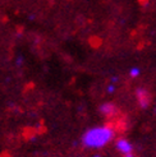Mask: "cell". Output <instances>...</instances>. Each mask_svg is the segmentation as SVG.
Wrapping results in <instances>:
<instances>
[{"label": "cell", "mask_w": 156, "mask_h": 157, "mask_svg": "<svg viewBox=\"0 0 156 157\" xmlns=\"http://www.w3.org/2000/svg\"><path fill=\"white\" fill-rule=\"evenodd\" d=\"M115 129L109 124L96 125L88 128L81 137V143L88 150H100L109 143H111L115 138Z\"/></svg>", "instance_id": "1"}, {"label": "cell", "mask_w": 156, "mask_h": 157, "mask_svg": "<svg viewBox=\"0 0 156 157\" xmlns=\"http://www.w3.org/2000/svg\"><path fill=\"white\" fill-rule=\"evenodd\" d=\"M135 93H136L137 104H138V106L141 109H147L151 105L152 96H151V92L147 90L146 87H138Z\"/></svg>", "instance_id": "2"}, {"label": "cell", "mask_w": 156, "mask_h": 157, "mask_svg": "<svg viewBox=\"0 0 156 157\" xmlns=\"http://www.w3.org/2000/svg\"><path fill=\"white\" fill-rule=\"evenodd\" d=\"M115 148H116V151H118L119 153H122L123 156L129 155V153H133V151H135V146L132 144V142H131V140H128L127 138H119V139H116Z\"/></svg>", "instance_id": "3"}, {"label": "cell", "mask_w": 156, "mask_h": 157, "mask_svg": "<svg viewBox=\"0 0 156 157\" xmlns=\"http://www.w3.org/2000/svg\"><path fill=\"white\" fill-rule=\"evenodd\" d=\"M99 113L105 117H113L118 114V107L114 102H103L99 106Z\"/></svg>", "instance_id": "4"}, {"label": "cell", "mask_w": 156, "mask_h": 157, "mask_svg": "<svg viewBox=\"0 0 156 157\" xmlns=\"http://www.w3.org/2000/svg\"><path fill=\"white\" fill-rule=\"evenodd\" d=\"M129 75L132 77V78H137L139 74H141V69H139L138 67H132L131 69H129Z\"/></svg>", "instance_id": "5"}, {"label": "cell", "mask_w": 156, "mask_h": 157, "mask_svg": "<svg viewBox=\"0 0 156 157\" xmlns=\"http://www.w3.org/2000/svg\"><path fill=\"white\" fill-rule=\"evenodd\" d=\"M115 90H116L115 84H113V83H107L106 84V92L109 93V95H113V93L115 92Z\"/></svg>", "instance_id": "6"}, {"label": "cell", "mask_w": 156, "mask_h": 157, "mask_svg": "<svg viewBox=\"0 0 156 157\" xmlns=\"http://www.w3.org/2000/svg\"><path fill=\"white\" fill-rule=\"evenodd\" d=\"M118 81H119V78H118V77H111V78H110V83H113V84H115Z\"/></svg>", "instance_id": "7"}, {"label": "cell", "mask_w": 156, "mask_h": 157, "mask_svg": "<svg viewBox=\"0 0 156 157\" xmlns=\"http://www.w3.org/2000/svg\"><path fill=\"white\" fill-rule=\"evenodd\" d=\"M22 63H23V59H22V58H18V59H17V64H18V65H21Z\"/></svg>", "instance_id": "8"}, {"label": "cell", "mask_w": 156, "mask_h": 157, "mask_svg": "<svg viewBox=\"0 0 156 157\" xmlns=\"http://www.w3.org/2000/svg\"><path fill=\"white\" fill-rule=\"evenodd\" d=\"M123 157H136L135 153H129V155H126V156H123Z\"/></svg>", "instance_id": "9"}, {"label": "cell", "mask_w": 156, "mask_h": 157, "mask_svg": "<svg viewBox=\"0 0 156 157\" xmlns=\"http://www.w3.org/2000/svg\"><path fill=\"white\" fill-rule=\"evenodd\" d=\"M92 157H103V156H101V155H99V153H96V155H93Z\"/></svg>", "instance_id": "10"}]
</instances>
